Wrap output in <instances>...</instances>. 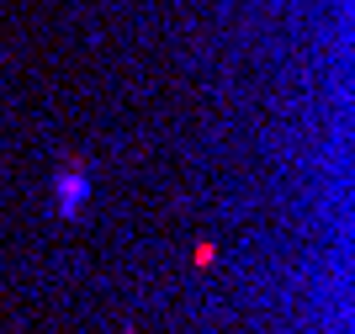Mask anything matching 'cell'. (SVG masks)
<instances>
[{
    "label": "cell",
    "mask_w": 355,
    "mask_h": 334,
    "mask_svg": "<svg viewBox=\"0 0 355 334\" xmlns=\"http://www.w3.org/2000/svg\"><path fill=\"white\" fill-rule=\"evenodd\" d=\"M85 202H90V170L85 165H64V170L53 175V212H59L64 223H74L85 212Z\"/></svg>",
    "instance_id": "obj_1"
}]
</instances>
